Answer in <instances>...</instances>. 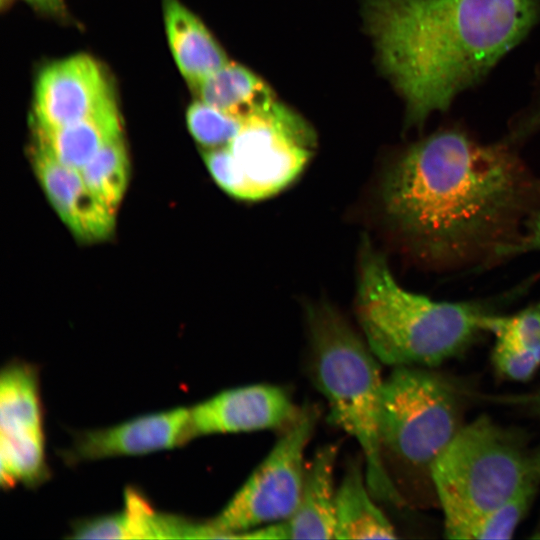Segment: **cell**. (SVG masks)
<instances>
[{"label":"cell","instance_id":"9c48e42d","mask_svg":"<svg viewBox=\"0 0 540 540\" xmlns=\"http://www.w3.org/2000/svg\"><path fill=\"white\" fill-rule=\"evenodd\" d=\"M288 392L271 384L231 388L189 408L188 440L194 437L288 427L299 415Z\"/></svg>","mask_w":540,"mask_h":540},{"label":"cell","instance_id":"5bb4252c","mask_svg":"<svg viewBox=\"0 0 540 540\" xmlns=\"http://www.w3.org/2000/svg\"><path fill=\"white\" fill-rule=\"evenodd\" d=\"M484 329L494 338L491 353L495 371L503 378L523 382L540 368V302L485 319Z\"/></svg>","mask_w":540,"mask_h":540},{"label":"cell","instance_id":"d4e9b609","mask_svg":"<svg viewBox=\"0 0 540 540\" xmlns=\"http://www.w3.org/2000/svg\"><path fill=\"white\" fill-rule=\"evenodd\" d=\"M493 402L511 405L540 418V389L528 393L484 396Z\"/></svg>","mask_w":540,"mask_h":540},{"label":"cell","instance_id":"ac0fdd59","mask_svg":"<svg viewBox=\"0 0 540 540\" xmlns=\"http://www.w3.org/2000/svg\"><path fill=\"white\" fill-rule=\"evenodd\" d=\"M361 465L351 463L336 493L334 539H396L394 526L375 504Z\"/></svg>","mask_w":540,"mask_h":540},{"label":"cell","instance_id":"277c9868","mask_svg":"<svg viewBox=\"0 0 540 540\" xmlns=\"http://www.w3.org/2000/svg\"><path fill=\"white\" fill-rule=\"evenodd\" d=\"M310 373L328 403L329 419L354 437L365 459L374 498L401 505L403 498L384 465L380 407L384 379L380 361L333 309H309Z\"/></svg>","mask_w":540,"mask_h":540},{"label":"cell","instance_id":"9a60e30c","mask_svg":"<svg viewBox=\"0 0 540 540\" xmlns=\"http://www.w3.org/2000/svg\"><path fill=\"white\" fill-rule=\"evenodd\" d=\"M164 18L172 54L185 79L196 87L228 63L202 22L177 0H164Z\"/></svg>","mask_w":540,"mask_h":540},{"label":"cell","instance_id":"7c38bea8","mask_svg":"<svg viewBox=\"0 0 540 540\" xmlns=\"http://www.w3.org/2000/svg\"><path fill=\"white\" fill-rule=\"evenodd\" d=\"M338 447L326 444L306 468L299 503L286 520L246 531L243 539H334L336 493L334 480Z\"/></svg>","mask_w":540,"mask_h":540},{"label":"cell","instance_id":"5b68a950","mask_svg":"<svg viewBox=\"0 0 540 540\" xmlns=\"http://www.w3.org/2000/svg\"><path fill=\"white\" fill-rule=\"evenodd\" d=\"M430 481L444 524L495 509L540 481V446L481 415L464 424L434 462Z\"/></svg>","mask_w":540,"mask_h":540},{"label":"cell","instance_id":"6da1fadb","mask_svg":"<svg viewBox=\"0 0 540 540\" xmlns=\"http://www.w3.org/2000/svg\"><path fill=\"white\" fill-rule=\"evenodd\" d=\"M381 201L403 249L440 272L487 269L540 210V172L504 139L483 143L440 128L405 148L385 173Z\"/></svg>","mask_w":540,"mask_h":540},{"label":"cell","instance_id":"4316f807","mask_svg":"<svg viewBox=\"0 0 540 540\" xmlns=\"http://www.w3.org/2000/svg\"><path fill=\"white\" fill-rule=\"evenodd\" d=\"M33 6L52 13H58L62 11V0H26Z\"/></svg>","mask_w":540,"mask_h":540},{"label":"cell","instance_id":"d6986e66","mask_svg":"<svg viewBox=\"0 0 540 540\" xmlns=\"http://www.w3.org/2000/svg\"><path fill=\"white\" fill-rule=\"evenodd\" d=\"M201 101L241 119L276 101L270 87L246 67L227 63L195 87Z\"/></svg>","mask_w":540,"mask_h":540},{"label":"cell","instance_id":"484cf974","mask_svg":"<svg viewBox=\"0 0 540 540\" xmlns=\"http://www.w3.org/2000/svg\"><path fill=\"white\" fill-rule=\"evenodd\" d=\"M516 129L520 135L528 138L540 131V101L522 111L515 118Z\"/></svg>","mask_w":540,"mask_h":540},{"label":"cell","instance_id":"8992f818","mask_svg":"<svg viewBox=\"0 0 540 540\" xmlns=\"http://www.w3.org/2000/svg\"><path fill=\"white\" fill-rule=\"evenodd\" d=\"M432 368L393 367L384 379L380 407L383 450L404 463L431 468L461 427L463 394Z\"/></svg>","mask_w":540,"mask_h":540},{"label":"cell","instance_id":"30bf717a","mask_svg":"<svg viewBox=\"0 0 540 540\" xmlns=\"http://www.w3.org/2000/svg\"><path fill=\"white\" fill-rule=\"evenodd\" d=\"M114 101L98 64L87 55L57 61L39 75L34 97L35 123L56 128L80 121Z\"/></svg>","mask_w":540,"mask_h":540},{"label":"cell","instance_id":"ffe728a7","mask_svg":"<svg viewBox=\"0 0 540 540\" xmlns=\"http://www.w3.org/2000/svg\"><path fill=\"white\" fill-rule=\"evenodd\" d=\"M540 488L534 481L503 505L464 520L444 524L449 539H510L527 515Z\"/></svg>","mask_w":540,"mask_h":540},{"label":"cell","instance_id":"ba28073f","mask_svg":"<svg viewBox=\"0 0 540 540\" xmlns=\"http://www.w3.org/2000/svg\"><path fill=\"white\" fill-rule=\"evenodd\" d=\"M314 144L311 127L277 101L246 117L227 145L241 181V199L259 200L286 188L308 164Z\"/></svg>","mask_w":540,"mask_h":540},{"label":"cell","instance_id":"603a6c76","mask_svg":"<svg viewBox=\"0 0 540 540\" xmlns=\"http://www.w3.org/2000/svg\"><path fill=\"white\" fill-rule=\"evenodd\" d=\"M186 120L193 137L209 149L227 146L244 123V119L216 109L203 101L190 105Z\"/></svg>","mask_w":540,"mask_h":540},{"label":"cell","instance_id":"7a4b0ae2","mask_svg":"<svg viewBox=\"0 0 540 540\" xmlns=\"http://www.w3.org/2000/svg\"><path fill=\"white\" fill-rule=\"evenodd\" d=\"M363 15L410 128L486 76L540 20V0H365Z\"/></svg>","mask_w":540,"mask_h":540},{"label":"cell","instance_id":"cb8c5ba5","mask_svg":"<svg viewBox=\"0 0 540 540\" xmlns=\"http://www.w3.org/2000/svg\"><path fill=\"white\" fill-rule=\"evenodd\" d=\"M531 253H540V210L528 219L520 236L507 249L503 257V263Z\"/></svg>","mask_w":540,"mask_h":540},{"label":"cell","instance_id":"8fae6325","mask_svg":"<svg viewBox=\"0 0 540 540\" xmlns=\"http://www.w3.org/2000/svg\"><path fill=\"white\" fill-rule=\"evenodd\" d=\"M189 408L141 416L110 428L79 433L66 459L98 460L169 449L188 442Z\"/></svg>","mask_w":540,"mask_h":540},{"label":"cell","instance_id":"52a82bcc","mask_svg":"<svg viewBox=\"0 0 540 540\" xmlns=\"http://www.w3.org/2000/svg\"><path fill=\"white\" fill-rule=\"evenodd\" d=\"M318 418L314 406L300 410L222 511L209 520L223 539L241 538L246 531L286 520L294 513L307 468L305 450Z\"/></svg>","mask_w":540,"mask_h":540},{"label":"cell","instance_id":"4fadbf2b","mask_svg":"<svg viewBox=\"0 0 540 540\" xmlns=\"http://www.w3.org/2000/svg\"><path fill=\"white\" fill-rule=\"evenodd\" d=\"M33 156L43 189L72 232L90 241L108 236L114 212L87 186L80 170L63 165L38 147Z\"/></svg>","mask_w":540,"mask_h":540},{"label":"cell","instance_id":"3957f363","mask_svg":"<svg viewBox=\"0 0 540 540\" xmlns=\"http://www.w3.org/2000/svg\"><path fill=\"white\" fill-rule=\"evenodd\" d=\"M532 282L489 298L436 300L401 286L386 259L366 243L360 260L356 315L380 363L434 368L461 355L482 334L485 319L528 290Z\"/></svg>","mask_w":540,"mask_h":540},{"label":"cell","instance_id":"2e32d148","mask_svg":"<svg viewBox=\"0 0 540 540\" xmlns=\"http://www.w3.org/2000/svg\"><path fill=\"white\" fill-rule=\"evenodd\" d=\"M36 147L71 168L81 170L111 140L121 136L120 118L112 101L75 123L43 128L36 126Z\"/></svg>","mask_w":540,"mask_h":540},{"label":"cell","instance_id":"e0dca14e","mask_svg":"<svg viewBox=\"0 0 540 540\" xmlns=\"http://www.w3.org/2000/svg\"><path fill=\"white\" fill-rule=\"evenodd\" d=\"M0 439L44 441L37 374L25 363L8 364L0 378Z\"/></svg>","mask_w":540,"mask_h":540},{"label":"cell","instance_id":"83f0119b","mask_svg":"<svg viewBox=\"0 0 540 540\" xmlns=\"http://www.w3.org/2000/svg\"><path fill=\"white\" fill-rule=\"evenodd\" d=\"M0 443L7 444V445H43L44 444V442H41V443H7V442H3V441H0Z\"/></svg>","mask_w":540,"mask_h":540},{"label":"cell","instance_id":"7402d4cb","mask_svg":"<svg viewBox=\"0 0 540 540\" xmlns=\"http://www.w3.org/2000/svg\"><path fill=\"white\" fill-rule=\"evenodd\" d=\"M129 164L121 136L100 148L80 170L92 192L113 212L128 183Z\"/></svg>","mask_w":540,"mask_h":540},{"label":"cell","instance_id":"44dd1931","mask_svg":"<svg viewBox=\"0 0 540 540\" xmlns=\"http://www.w3.org/2000/svg\"><path fill=\"white\" fill-rule=\"evenodd\" d=\"M124 539H201L202 522L155 511L133 488L125 492V506L119 512Z\"/></svg>","mask_w":540,"mask_h":540}]
</instances>
